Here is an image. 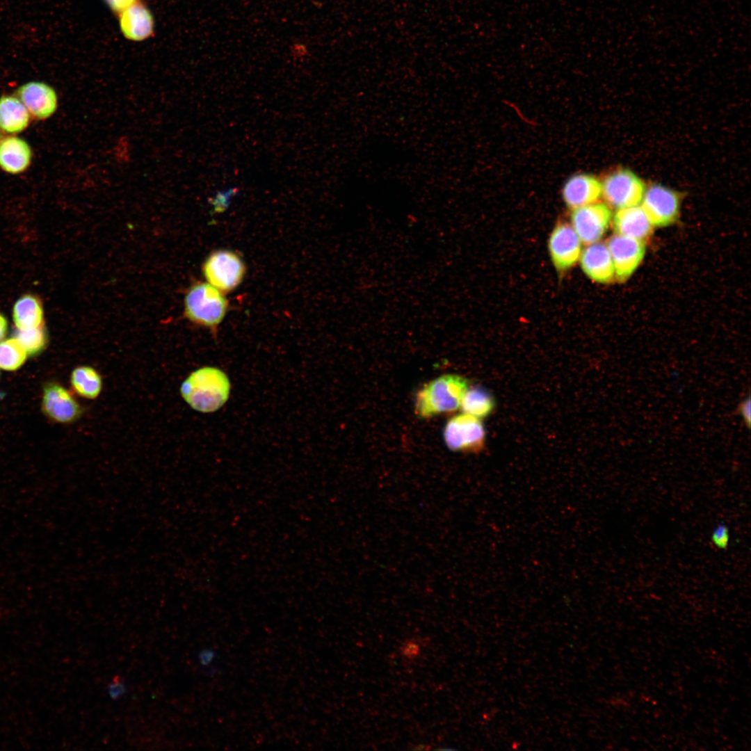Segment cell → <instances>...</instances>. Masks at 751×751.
Returning <instances> with one entry per match:
<instances>
[{"label": "cell", "instance_id": "8992f818", "mask_svg": "<svg viewBox=\"0 0 751 751\" xmlns=\"http://www.w3.org/2000/svg\"><path fill=\"white\" fill-rule=\"evenodd\" d=\"M443 437L451 451L478 453L484 446L485 430L479 419L462 413L453 417L446 422Z\"/></svg>", "mask_w": 751, "mask_h": 751}, {"label": "cell", "instance_id": "5b68a950", "mask_svg": "<svg viewBox=\"0 0 751 751\" xmlns=\"http://www.w3.org/2000/svg\"><path fill=\"white\" fill-rule=\"evenodd\" d=\"M601 184V197L616 209L640 204L646 188L643 181L627 168L613 171Z\"/></svg>", "mask_w": 751, "mask_h": 751}, {"label": "cell", "instance_id": "7c38bea8", "mask_svg": "<svg viewBox=\"0 0 751 751\" xmlns=\"http://www.w3.org/2000/svg\"><path fill=\"white\" fill-rule=\"evenodd\" d=\"M15 94L30 115L35 119H47L57 109V94L51 86L44 82L34 81L26 83L17 88Z\"/></svg>", "mask_w": 751, "mask_h": 751}, {"label": "cell", "instance_id": "7a4b0ae2", "mask_svg": "<svg viewBox=\"0 0 751 751\" xmlns=\"http://www.w3.org/2000/svg\"><path fill=\"white\" fill-rule=\"evenodd\" d=\"M468 389V381L455 374L442 375L422 385L414 399V412L418 417L430 418L457 410Z\"/></svg>", "mask_w": 751, "mask_h": 751}, {"label": "cell", "instance_id": "d4e9b609", "mask_svg": "<svg viewBox=\"0 0 751 751\" xmlns=\"http://www.w3.org/2000/svg\"><path fill=\"white\" fill-rule=\"evenodd\" d=\"M239 191L237 188L233 187L229 188L226 191H219L216 195V197L212 200L211 203L213 204L215 210L216 211H222L228 207L229 202L231 197L236 195Z\"/></svg>", "mask_w": 751, "mask_h": 751}, {"label": "cell", "instance_id": "7402d4cb", "mask_svg": "<svg viewBox=\"0 0 751 751\" xmlns=\"http://www.w3.org/2000/svg\"><path fill=\"white\" fill-rule=\"evenodd\" d=\"M27 353L22 345L15 339L0 342V368L14 371L25 362Z\"/></svg>", "mask_w": 751, "mask_h": 751}, {"label": "cell", "instance_id": "603a6c76", "mask_svg": "<svg viewBox=\"0 0 751 751\" xmlns=\"http://www.w3.org/2000/svg\"><path fill=\"white\" fill-rule=\"evenodd\" d=\"M15 338L19 341L26 350L27 355L30 356L35 355L42 351L47 341L44 323L34 328L17 329L15 333Z\"/></svg>", "mask_w": 751, "mask_h": 751}, {"label": "cell", "instance_id": "8fae6325", "mask_svg": "<svg viewBox=\"0 0 751 751\" xmlns=\"http://www.w3.org/2000/svg\"><path fill=\"white\" fill-rule=\"evenodd\" d=\"M42 407L47 417L61 423H72L83 412V407L71 392L57 382L45 385Z\"/></svg>", "mask_w": 751, "mask_h": 751}, {"label": "cell", "instance_id": "44dd1931", "mask_svg": "<svg viewBox=\"0 0 751 751\" xmlns=\"http://www.w3.org/2000/svg\"><path fill=\"white\" fill-rule=\"evenodd\" d=\"M460 407L463 413L481 419L492 413L495 407V401L487 389L474 387L466 390Z\"/></svg>", "mask_w": 751, "mask_h": 751}, {"label": "cell", "instance_id": "6da1fadb", "mask_svg": "<svg viewBox=\"0 0 751 751\" xmlns=\"http://www.w3.org/2000/svg\"><path fill=\"white\" fill-rule=\"evenodd\" d=\"M230 381L221 369L206 366L190 373L180 386V394L194 410L211 413L218 410L227 401L230 394Z\"/></svg>", "mask_w": 751, "mask_h": 751}, {"label": "cell", "instance_id": "484cf974", "mask_svg": "<svg viewBox=\"0 0 751 751\" xmlns=\"http://www.w3.org/2000/svg\"><path fill=\"white\" fill-rule=\"evenodd\" d=\"M108 692L113 700H118L126 692L123 679L119 675L114 676L108 684Z\"/></svg>", "mask_w": 751, "mask_h": 751}, {"label": "cell", "instance_id": "2e32d148", "mask_svg": "<svg viewBox=\"0 0 751 751\" xmlns=\"http://www.w3.org/2000/svg\"><path fill=\"white\" fill-rule=\"evenodd\" d=\"M118 16L120 30L124 36L130 40L142 41L149 38L154 33L153 15L140 1Z\"/></svg>", "mask_w": 751, "mask_h": 751}, {"label": "cell", "instance_id": "3957f363", "mask_svg": "<svg viewBox=\"0 0 751 751\" xmlns=\"http://www.w3.org/2000/svg\"><path fill=\"white\" fill-rule=\"evenodd\" d=\"M222 291L208 282L191 286L184 298V314L193 323L216 333L229 307Z\"/></svg>", "mask_w": 751, "mask_h": 751}, {"label": "cell", "instance_id": "4316f807", "mask_svg": "<svg viewBox=\"0 0 751 751\" xmlns=\"http://www.w3.org/2000/svg\"><path fill=\"white\" fill-rule=\"evenodd\" d=\"M401 654L407 659L412 660L417 658L421 653V647L419 643L414 640L405 642L401 648Z\"/></svg>", "mask_w": 751, "mask_h": 751}, {"label": "cell", "instance_id": "52a82bcc", "mask_svg": "<svg viewBox=\"0 0 751 751\" xmlns=\"http://www.w3.org/2000/svg\"><path fill=\"white\" fill-rule=\"evenodd\" d=\"M640 204L654 227L670 226L679 215V196L663 185L653 184L646 188Z\"/></svg>", "mask_w": 751, "mask_h": 751}, {"label": "cell", "instance_id": "e0dca14e", "mask_svg": "<svg viewBox=\"0 0 751 751\" xmlns=\"http://www.w3.org/2000/svg\"><path fill=\"white\" fill-rule=\"evenodd\" d=\"M32 151L22 138L9 136L0 140V168L10 174H19L30 165Z\"/></svg>", "mask_w": 751, "mask_h": 751}, {"label": "cell", "instance_id": "ffe728a7", "mask_svg": "<svg viewBox=\"0 0 751 751\" xmlns=\"http://www.w3.org/2000/svg\"><path fill=\"white\" fill-rule=\"evenodd\" d=\"M70 382L74 391L81 397L95 399L101 394L103 382L99 373L92 366L83 365L72 372Z\"/></svg>", "mask_w": 751, "mask_h": 751}, {"label": "cell", "instance_id": "cb8c5ba5", "mask_svg": "<svg viewBox=\"0 0 751 751\" xmlns=\"http://www.w3.org/2000/svg\"><path fill=\"white\" fill-rule=\"evenodd\" d=\"M711 540L713 545L716 548L719 549H726L729 540L728 528L725 524L717 526L711 533Z\"/></svg>", "mask_w": 751, "mask_h": 751}, {"label": "cell", "instance_id": "277c9868", "mask_svg": "<svg viewBox=\"0 0 751 751\" xmlns=\"http://www.w3.org/2000/svg\"><path fill=\"white\" fill-rule=\"evenodd\" d=\"M203 274L209 284L227 293L235 289L243 281L245 265L236 252L220 250L211 253L202 266Z\"/></svg>", "mask_w": 751, "mask_h": 751}, {"label": "cell", "instance_id": "f1b7e54d", "mask_svg": "<svg viewBox=\"0 0 751 751\" xmlns=\"http://www.w3.org/2000/svg\"><path fill=\"white\" fill-rule=\"evenodd\" d=\"M111 11L119 15L139 0H104Z\"/></svg>", "mask_w": 751, "mask_h": 751}, {"label": "cell", "instance_id": "5bb4252c", "mask_svg": "<svg viewBox=\"0 0 751 751\" xmlns=\"http://www.w3.org/2000/svg\"><path fill=\"white\" fill-rule=\"evenodd\" d=\"M562 196L565 204L572 210L597 202L601 197V181L589 174H576L565 183Z\"/></svg>", "mask_w": 751, "mask_h": 751}, {"label": "cell", "instance_id": "ac0fdd59", "mask_svg": "<svg viewBox=\"0 0 751 751\" xmlns=\"http://www.w3.org/2000/svg\"><path fill=\"white\" fill-rule=\"evenodd\" d=\"M31 115L15 96L0 97V129L8 134H18L29 126Z\"/></svg>", "mask_w": 751, "mask_h": 751}, {"label": "cell", "instance_id": "4fadbf2b", "mask_svg": "<svg viewBox=\"0 0 751 751\" xmlns=\"http://www.w3.org/2000/svg\"><path fill=\"white\" fill-rule=\"evenodd\" d=\"M587 245L579 258L583 273L595 282H611L615 278V270L606 243L599 241Z\"/></svg>", "mask_w": 751, "mask_h": 751}, {"label": "cell", "instance_id": "d6986e66", "mask_svg": "<svg viewBox=\"0 0 751 751\" xmlns=\"http://www.w3.org/2000/svg\"><path fill=\"white\" fill-rule=\"evenodd\" d=\"M13 320L17 329L27 330L43 324V310L39 299L32 295L19 298L13 307Z\"/></svg>", "mask_w": 751, "mask_h": 751}, {"label": "cell", "instance_id": "9a60e30c", "mask_svg": "<svg viewBox=\"0 0 751 751\" xmlns=\"http://www.w3.org/2000/svg\"><path fill=\"white\" fill-rule=\"evenodd\" d=\"M611 222L616 234L642 241L654 228L640 204L617 209Z\"/></svg>", "mask_w": 751, "mask_h": 751}, {"label": "cell", "instance_id": "30bf717a", "mask_svg": "<svg viewBox=\"0 0 751 751\" xmlns=\"http://www.w3.org/2000/svg\"><path fill=\"white\" fill-rule=\"evenodd\" d=\"M581 244L571 225L560 223L554 228L549 239L548 248L556 270L565 271L579 261Z\"/></svg>", "mask_w": 751, "mask_h": 751}, {"label": "cell", "instance_id": "9c48e42d", "mask_svg": "<svg viewBox=\"0 0 751 751\" xmlns=\"http://www.w3.org/2000/svg\"><path fill=\"white\" fill-rule=\"evenodd\" d=\"M606 245L613 260L615 277L620 282L628 280L643 261L646 252L645 241L615 234Z\"/></svg>", "mask_w": 751, "mask_h": 751}, {"label": "cell", "instance_id": "f546056e", "mask_svg": "<svg viewBox=\"0 0 751 751\" xmlns=\"http://www.w3.org/2000/svg\"><path fill=\"white\" fill-rule=\"evenodd\" d=\"M7 321L5 317L0 314V341L4 338L7 332Z\"/></svg>", "mask_w": 751, "mask_h": 751}, {"label": "cell", "instance_id": "4dcf8cb0", "mask_svg": "<svg viewBox=\"0 0 751 751\" xmlns=\"http://www.w3.org/2000/svg\"><path fill=\"white\" fill-rule=\"evenodd\" d=\"M0 140H1V134H0Z\"/></svg>", "mask_w": 751, "mask_h": 751}, {"label": "cell", "instance_id": "ba28073f", "mask_svg": "<svg viewBox=\"0 0 751 751\" xmlns=\"http://www.w3.org/2000/svg\"><path fill=\"white\" fill-rule=\"evenodd\" d=\"M612 217L611 207L606 203L597 202L573 209L571 226L582 243L590 245L599 241Z\"/></svg>", "mask_w": 751, "mask_h": 751}, {"label": "cell", "instance_id": "83f0119b", "mask_svg": "<svg viewBox=\"0 0 751 751\" xmlns=\"http://www.w3.org/2000/svg\"><path fill=\"white\" fill-rule=\"evenodd\" d=\"M750 398L743 399L738 405L736 412L743 419L748 428H750L751 421V404Z\"/></svg>", "mask_w": 751, "mask_h": 751}]
</instances>
